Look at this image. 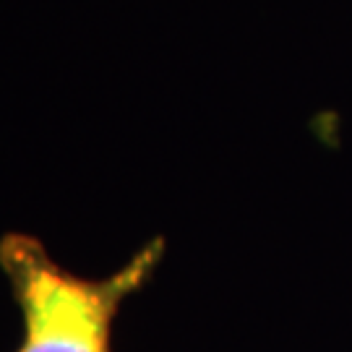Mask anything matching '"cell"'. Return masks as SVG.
<instances>
[{"mask_svg":"<svg viewBox=\"0 0 352 352\" xmlns=\"http://www.w3.org/2000/svg\"><path fill=\"white\" fill-rule=\"evenodd\" d=\"M164 258L154 238L107 277H81L52 258L29 232L0 238V272L21 311L24 337L13 352H113V327L123 302L139 292Z\"/></svg>","mask_w":352,"mask_h":352,"instance_id":"6da1fadb","label":"cell"}]
</instances>
